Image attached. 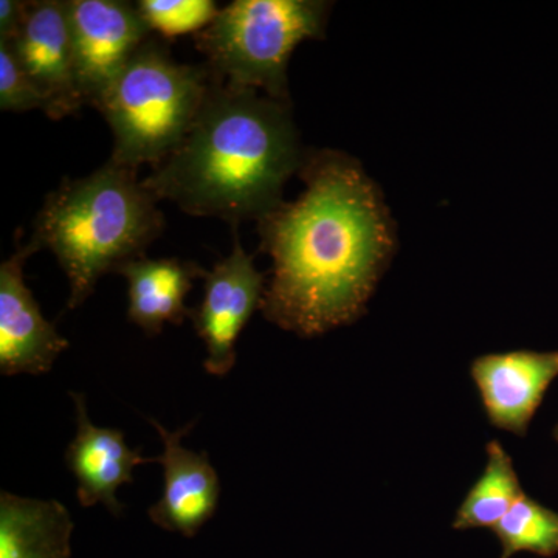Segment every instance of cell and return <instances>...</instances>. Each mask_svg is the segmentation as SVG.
<instances>
[{
	"instance_id": "d6986e66",
	"label": "cell",
	"mask_w": 558,
	"mask_h": 558,
	"mask_svg": "<svg viewBox=\"0 0 558 558\" xmlns=\"http://www.w3.org/2000/svg\"><path fill=\"white\" fill-rule=\"evenodd\" d=\"M28 2L2 0L0 2V40H13L20 33L27 14Z\"/></svg>"
},
{
	"instance_id": "52a82bcc",
	"label": "cell",
	"mask_w": 558,
	"mask_h": 558,
	"mask_svg": "<svg viewBox=\"0 0 558 558\" xmlns=\"http://www.w3.org/2000/svg\"><path fill=\"white\" fill-rule=\"evenodd\" d=\"M264 278L255 256L245 252L236 234L230 255L205 271L204 299L191 310L190 318L207 349L204 368L211 376L222 377L233 369L238 337L263 304Z\"/></svg>"
},
{
	"instance_id": "5b68a950",
	"label": "cell",
	"mask_w": 558,
	"mask_h": 558,
	"mask_svg": "<svg viewBox=\"0 0 558 558\" xmlns=\"http://www.w3.org/2000/svg\"><path fill=\"white\" fill-rule=\"evenodd\" d=\"M328 2L236 0L194 35L215 78L290 102V54L306 39L325 35Z\"/></svg>"
},
{
	"instance_id": "4fadbf2b",
	"label": "cell",
	"mask_w": 558,
	"mask_h": 558,
	"mask_svg": "<svg viewBox=\"0 0 558 558\" xmlns=\"http://www.w3.org/2000/svg\"><path fill=\"white\" fill-rule=\"evenodd\" d=\"M205 271L193 260L179 258L132 259L116 274L128 281V318L148 336H159L165 323L182 325L191 310L185 299Z\"/></svg>"
},
{
	"instance_id": "ac0fdd59",
	"label": "cell",
	"mask_w": 558,
	"mask_h": 558,
	"mask_svg": "<svg viewBox=\"0 0 558 558\" xmlns=\"http://www.w3.org/2000/svg\"><path fill=\"white\" fill-rule=\"evenodd\" d=\"M0 109L3 112H27L33 109L46 112L43 94L5 40H0Z\"/></svg>"
},
{
	"instance_id": "5bb4252c",
	"label": "cell",
	"mask_w": 558,
	"mask_h": 558,
	"mask_svg": "<svg viewBox=\"0 0 558 558\" xmlns=\"http://www.w3.org/2000/svg\"><path fill=\"white\" fill-rule=\"evenodd\" d=\"M72 532V517L57 499L0 494V558H70Z\"/></svg>"
},
{
	"instance_id": "3957f363",
	"label": "cell",
	"mask_w": 558,
	"mask_h": 558,
	"mask_svg": "<svg viewBox=\"0 0 558 558\" xmlns=\"http://www.w3.org/2000/svg\"><path fill=\"white\" fill-rule=\"evenodd\" d=\"M137 172L109 159L86 178L65 179L44 201L32 241L64 270L68 310L89 299L102 275L145 256L163 231L159 201Z\"/></svg>"
},
{
	"instance_id": "9a60e30c",
	"label": "cell",
	"mask_w": 558,
	"mask_h": 558,
	"mask_svg": "<svg viewBox=\"0 0 558 558\" xmlns=\"http://www.w3.org/2000/svg\"><path fill=\"white\" fill-rule=\"evenodd\" d=\"M523 497L512 459L494 440L487 446L486 469L459 506L453 527L494 529Z\"/></svg>"
},
{
	"instance_id": "ba28073f",
	"label": "cell",
	"mask_w": 558,
	"mask_h": 558,
	"mask_svg": "<svg viewBox=\"0 0 558 558\" xmlns=\"http://www.w3.org/2000/svg\"><path fill=\"white\" fill-rule=\"evenodd\" d=\"M36 242L17 244L13 255L0 266V373H49L69 341L40 314L24 279V264L39 252Z\"/></svg>"
},
{
	"instance_id": "8992f818",
	"label": "cell",
	"mask_w": 558,
	"mask_h": 558,
	"mask_svg": "<svg viewBox=\"0 0 558 558\" xmlns=\"http://www.w3.org/2000/svg\"><path fill=\"white\" fill-rule=\"evenodd\" d=\"M65 10L80 97L97 108L153 31L137 5L123 0H68Z\"/></svg>"
},
{
	"instance_id": "e0dca14e",
	"label": "cell",
	"mask_w": 558,
	"mask_h": 558,
	"mask_svg": "<svg viewBox=\"0 0 558 558\" xmlns=\"http://www.w3.org/2000/svg\"><path fill=\"white\" fill-rule=\"evenodd\" d=\"M150 31L163 38L199 33L219 10L213 0H140L135 3Z\"/></svg>"
},
{
	"instance_id": "2e32d148",
	"label": "cell",
	"mask_w": 558,
	"mask_h": 558,
	"mask_svg": "<svg viewBox=\"0 0 558 558\" xmlns=\"http://www.w3.org/2000/svg\"><path fill=\"white\" fill-rule=\"evenodd\" d=\"M492 531L501 543L502 558L519 553L539 557L558 554V513L526 495Z\"/></svg>"
},
{
	"instance_id": "ffe728a7",
	"label": "cell",
	"mask_w": 558,
	"mask_h": 558,
	"mask_svg": "<svg viewBox=\"0 0 558 558\" xmlns=\"http://www.w3.org/2000/svg\"><path fill=\"white\" fill-rule=\"evenodd\" d=\"M554 436H556V439L558 440V425L556 427V432H554Z\"/></svg>"
},
{
	"instance_id": "8fae6325",
	"label": "cell",
	"mask_w": 558,
	"mask_h": 558,
	"mask_svg": "<svg viewBox=\"0 0 558 558\" xmlns=\"http://www.w3.org/2000/svg\"><path fill=\"white\" fill-rule=\"evenodd\" d=\"M472 377L492 424L524 435L558 377V351L483 355L473 362Z\"/></svg>"
},
{
	"instance_id": "7a4b0ae2",
	"label": "cell",
	"mask_w": 558,
	"mask_h": 558,
	"mask_svg": "<svg viewBox=\"0 0 558 558\" xmlns=\"http://www.w3.org/2000/svg\"><path fill=\"white\" fill-rule=\"evenodd\" d=\"M303 161L290 102L213 76L189 134L143 185L186 215L222 219L234 229L279 207Z\"/></svg>"
},
{
	"instance_id": "30bf717a",
	"label": "cell",
	"mask_w": 558,
	"mask_h": 558,
	"mask_svg": "<svg viewBox=\"0 0 558 558\" xmlns=\"http://www.w3.org/2000/svg\"><path fill=\"white\" fill-rule=\"evenodd\" d=\"M163 442L157 462L163 468V494L150 506L148 515L156 526L193 538L215 515L219 506V476L207 453H196L182 446V439L194 427L168 432L160 422L149 418Z\"/></svg>"
},
{
	"instance_id": "9c48e42d",
	"label": "cell",
	"mask_w": 558,
	"mask_h": 558,
	"mask_svg": "<svg viewBox=\"0 0 558 558\" xmlns=\"http://www.w3.org/2000/svg\"><path fill=\"white\" fill-rule=\"evenodd\" d=\"M13 47L22 68L31 75L46 100V116L61 120L83 108L76 86L72 36L65 2L33 0Z\"/></svg>"
},
{
	"instance_id": "7c38bea8",
	"label": "cell",
	"mask_w": 558,
	"mask_h": 558,
	"mask_svg": "<svg viewBox=\"0 0 558 558\" xmlns=\"http://www.w3.org/2000/svg\"><path fill=\"white\" fill-rule=\"evenodd\" d=\"M76 409V436L65 451V462L75 476L76 498L84 508L102 505L120 517L123 505L117 492L123 484L134 481V469L157 458H145L142 450H131L123 432L97 427L87 414L86 399L81 392H70Z\"/></svg>"
},
{
	"instance_id": "6da1fadb",
	"label": "cell",
	"mask_w": 558,
	"mask_h": 558,
	"mask_svg": "<svg viewBox=\"0 0 558 558\" xmlns=\"http://www.w3.org/2000/svg\"><path fill=\"white\" fill-rule=\"evenodd\" d=\"M306 190L258 220L274 259L264 317L314 337L359 317L391 253V222L362 167L336 150L304 157Z\"/></svg>"
},
{
	"instance_id": "277c9868",
	"label": "cell",
	"mask_w": 558,
	"mask_h": 558,
	"mask_svg": "<svg viewBox=\"0 0 558 558\" xmlns=\"http://www.w3.org/2000/svg\"><path fill=\"white\" fill-rule=\"evenodd\" d=\"M211 83L207 65L179 64L150 36L95 108L112 130L110 160L138 171L170 157L199 116Z\"/></svg>"
}]
</instances>
